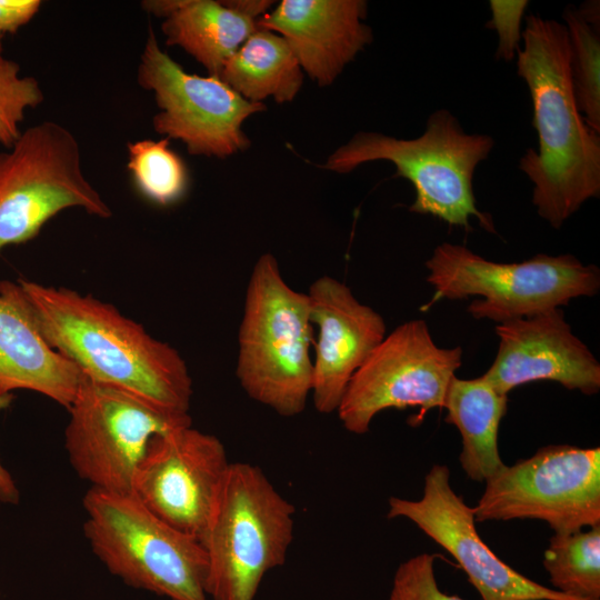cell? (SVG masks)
I'll return each instance as SVG.
<instances>
[{"mask_svg":"<svg viewBox=\"0 0 600 600\" xmlns=\"http://www.w3.org/2000/svg\"><path fill=\"white\" fill-rule=\"evenodd\" d=\"M0 296L87 379L129 392L163 412L190 416L192 380L183 358L111 303L26 279L0 281Z\"/></svg>","mask_w":600,"mask_h":600,"instance_id":"obj_1","label":"cell"},{"mask_svg":"<svg viewBox=\"0 0 600 600\" xmlns=\"http://www.w3.org/2000/svg\"><path fill=\"white\" fill-rule=\"evenodd\" d=\"M521 39L517 74L529 89L539 148L527 149L519 169L533 184L538 214L560 229L586 201L600 196V132L576 102L566 26L529 14Z\"/></svg>","mask_w":600,"mask_h":600,"instance_id":"obj_2","label":"cell"},{"mask_svg":"<svg viewBox=\"0 0 600 600\" xmlns=\"http://www.w3.org/2000/svg\"><path fill=\"white\" fill-rule=\"evenodd\" d=\"M494 146L489 134L467 133L447 109L433 111L423 133L398 139L378 132L360 131L329 156L323 168L349 173L360 164L387 160L397 176L409 180L416 198L409 210L430 214L449 226L469 231L476 218L487 231L496 233L490 214L476 204L473 176Z\"/></svg>","mask_w":600,"mask_h":600,"instance_id":"obj_3","label":"cell"},{"mask_svg":"<svg viewBox=\"0 0 600 600\" xmlns=\"http://www.w3.org/2000/svg\"><path fill=\"white\" fill-rule=\"evenodd\" d=\"M312 326L307 293L288 286L271 253L261 254L247 286L236 374L249 398L281 417L302 413L311 394Z\"/></svg>","mask_w":600,"mask_h":600,"instance_id":"obj_4","label":"cell"},{"mask_svg":"<svg viewBox=\"0 0 600 600\" xmlns=\"http://www.w3.org/2000/svg\"><path fill=\"white\" fill-rule=\"evenodd\" d=\"M296 510L264 472L230 462L199 541L210 600H254L264 576L282 566Z\"/></svg>","mask_w":600,"mask_h":600,"instance_id":"obj_5","label":"cell"},{"mask_svg":"<svg viewBox=\"0 0 600 600\" xmlns=\"http://www.w3.org/2000/svg\"><path fill=\"white\" fill-rule=\"evenodd\" d=\"M84 536L110 573L168 600H210L198 538L169 524L132 493L90 488Z\"/></svg>","mask_w":600,"mask_h":600,"instance_id":"obj_6","label":"cell"},{"mask_svg":"<svg viewBox=\"0 0 600 600\" xmlns=\"http://www.w3.org/2000/svg\"><path fill=\"white\" fill-rule=\"evenodd\" d=\"M427 281L438 300L479 296L467 311L498 323L528 318L567 306L600 289V271L570 253L537 256L521 262H494L462 244L442 242L426 261Z\"/></svg>","mask_w":600,"mask_h":600,"instance_id":"obj_7","label":"cell"},{"mask_svg":"<svg viewBox=\"0 0 600 600\" xmlns=\"http://www.w3.org/2000/svg\"><path fill=\"white\" fill-rule=\"evenodd\" d=\"M74 207L103 219L112 216L86 178L69 129L46 120L0 151V251L33 239L47 221Z\"/></svg>","mask_w":600,"mask_h":600,"instance_id":"obj_8","label":"cell"},{"mask_svg":"<svg viewBox=\"0 0 600 600\" xmlns=\"http://www.w3.org/2000/svg\"><path fill=\"white\" fill-rule=\"evenodd\" d=\"M64 444L69 461L90 488L132 493L152 440L192 424L190 416L163 412L123 390L84 379L68 408Z\"/></svg>","mask_w":600,"mask_h":600,"instance_id":"obj_9","label":"cell"},{"mask_svg":"<svg viewBox=\"0 0 600 600\" xmlns=\"http://www.w3.org/2000/svg\"><path fill=\"white\" fill-rule=\"evenodd\" d=\"M476 522L537 519L554 533L600 524V448L551 444L486 481Z\"/></svg>","mask_w":600,"mask_h":600,"instance_id":"obj_10","label":"cell"},{"mask_svg":"<svg viewBox=\"0 0 600 600\" xmlns=\"http://www.w3.org/2000/svg\"><path fill=\"white\" fill-rule=\"evenodd\" d=\"M462 363V349L440 348L423 320L398 326L370 353L351 378L337 410L343 428L369 431L387 409L419 408L416 424L428 411L443 408L451 379Z\"/></svg>","mask_w":600,"mask_h":600,"instance_id":"obj_11","label":"cell"},{"mask_svg":"<svg viewBox=\"0 0 600 600\" xmlns=\"http://www.w3.org/2000/svg\"><path fill=\"white\" fill-rule=\"evenodd\" d=\"M139 86L153 93L157 133L180 140L192 156L227 158L250 147L243 122L262 102L242 98L217 76L189 73L157 40L151 27L137 70Z\"/></svg>","mask_w":600,"mask_h":600,"instance_id":"obj_12","label":"cell"},{"mask_svg":"<svg viewBox=\"0 0 600 600\" xmlns=\"http://www.w3.org/2000/svg\"><path fill=\"white\" fill-rule=\"evenodd\" d=\"M400 517L457 560L482 600H576L529 579L493 553L477 531L473 508L451 488L447 466L429 470L419 500L389 499L388 518Z\"/></svg>","mask_w":600,"mask_h":600,"instance_id":"obj_13","label":"cell"},{"mask_svg":"<svg viewBox=\"0 0 600 600\" xmlns=\"http://www.w3.org/2000/svg\"><path fill=\"white\" fill-rule=\"evenodd\" d=\"M230 464L223 443L192 424L150 443L132 494L174 528L200 538Z\"/></svg>","mask_w":600,"mask_h":600,"instance_id":"obj_14","label":"cell"},{"mask_svg":"<svg viewBox=\"0 0 600 600\" xmlns=\"http://www.w3.org/2000/svg\"><path fill=\"white\" fill-rule=\"evenodd\" d=\"M497 356L482 377L500 393L534 381H554L591 396L600 390V363L557 308L496 327Z\"/></svg>","mask_w":600,"mask_h":600,"instance_id":"obj_15","label":"cell"},{"mask_svg":"<svg viewBox=\"0 0 600 600\" xmlns=\"http://www.w3.org/2000/svg\"><path fill=\"white\" fill-rule=\"evenodd\" d=\"M307 296L318 327L311 396L316 410L329 414L337 412L351 378L386 337V323L336 278H318Z\"/></svg>","mask_w":600,"mask_h":600,"instance_id":"obj_16","label":"cell"},{"mask_svg":"<svg viewBox=\"0 0 600 600\" xmlns=\"http://www.w3.org/2000/svg\"><path fill=\"white\" fill-rule=\"evenodd\" d=\"M367 9L363 0H282L257 26L280 33L302 71L326 87L372 42Z\"/></svg>","mask_w":600,"mask_h":600,"instance_id":"obj_17","label":"cell"},{"mask_svg":"<svg viewBox=\"0 0 600 600\" xmlns=\"http://www.w3.org/2000/svg\"><path fill=\"white\" fill-rule=\"evenodd\" d=\"M84 379L16 304L0 296V394L31 390L68 409Z\"/></svg>","mask_w":600,"mask_h":600,"instance_id":"obj_18","label":"cell"},{"mask_svg":"<svg viewBox=\"0 0 600 600\" xmlns=\"http://www.w3.org/2000/svg\"><path fill=\"white\" fill-rule=\"evenodd\" d=\"M443 408L446 422L458 428L462 449L460 464L469 479L486 482L506 464L498 448V433L508 409V396L498 392L482 376L453 377Z\"/></svg>","mask_w":600,"mask_h":600,"instance_id":"obj_19","label":"cell"},{"mask_svg":"<svg viewBox=\"0 0 600 600\" xmlns=\"http://www.w3.org/2000/svg\"><path fill=\"white\" fill-rule=\"evenodd\" d=\"M258 19L226 1L179 0L161 30L168 46H178L219 76L227 60L258 29Z\"/></svg>","mask_w":600,"mask_h":600,"instance_id":"obj_20","label":"cell"},{"mask_svg":"<svg viewBox=\"0 0 600 600\" xmlns=\"http://www.w3.org/2000/svg\"><path fill=\"white\" fill-rule=\"evenodd\" d=\"M218 77L251 102L267 98L291 102L303 82V71L287 40L259 27L227 60Z\"/></svg>","mask_w":600,"mask_h":600,"instance_id":"obj_21","label":"cell"},{"mask_svg":"<svg viewBox=\"0 0 600 600\" xmlns=\"http://www.w3.org/2000/svg\"><path fill=\"white\" fill-rule=\"evenodd\" d=\"M562 18L570 43V73L576 102L587 123L600 132V4L567 6Z\"/></svg>","mask_w":600,"mask_h":600,"instance_id":"obj_22","label":"cell"},{"mask_svg":"<svg viewBox=\"0 0 600 600\" xmlns=\"http://www.w3.org/2000/svg\"><path fill=\"white\" fill-rule=\"evenodd\" d=\"M542 562L556 591L576 600H600V524L554 533Z\"/></svg>","mask_w":600,"mask_h":600,"instance_id":"obj_23","label":"cell"},{"mask_svg":"<svg viewBox=\"0 0 600 600\" xmlns=\"http://www.w3.org/2000/svg\"><path fill=\"white\" fill-rule=\"evenodd\" d=\"M169 139H142L129 142L128 170L137 190L148 200L166 207L179 201L187 192L188 170Z\"/></svg>","mask_w":600,"mask_h":600,"instance_id":"obj_24","label":"cell"},{"mask_svg":"<svg viewBox=\"0 0 600 600\" xmlns=\"http://www.w3.org/2000/svg\"><path fill=\"white\" fill-rule=\"evenodd\" d=\"M39 81L20 76V66L0 56V144L9 149L20 137V123L29 108L43 101Z\"/></svg>","mask_w":600,"mask_h":600,"instance_id":"obj_25","label":"cell"},{"mask_svg":"<svg viewBox=\"0 0 600 600\" xmlns=\"http://www.w3.org/2000/svg\"><path fill=\"white\" fill-rule=\"evenodd\" d=\"M434 554L420 553L397 569L388 600H464L443 592L434 573Z\"/></svg>","mask_w":600,"mask_h":600,"instance_id":"obj_26","label":"cell"},{"mask_svg":"<svg viewBox=\"0 0 600 600\" xmlns=\"http://www.w3.org/2000/svg\"><path fill=\"white\" fill-rule=\"evenodd\" d=\"M527 0H490L491 19L487 28L496 30L498 46L496 59L506 62L512 61L520 49L521 21L528 8Z\"/></svg>","mask_w":600,"mask_h":600,"instance_id":"obj_27","label":"cell"},{"mask_svg":"<svg viewBox=\"0 0 600 600\" xmlns=\"http://www.w3.org/2000/svg\"><path fill=\"white\" fill-rule=\"evenodd\" d=\"M39 0H0V33L17 32L39 11Z\"/></svg>","mask_w":600,"mask_h":600,"instance_id":"obj_28","label":"cell"},{"mask_svg":"<svg viewBox=\"0 0 600 600\" xmlns=\"http://www.w3.org/2000/svg\"><path fill=\"white\" fill-rule=\"evenodd\" d=\"M13 399L11 394H0V411L8 408ZM20 493L9 471L0 462V501L16 504Z\"/></svg>","mask_w":600,"mask_h":600,"instance_id":"obj_29","label":"cell"},{"mask_svg":"<svg viewBox=\"0 0 600 600\" xmlns=\"http://www.w3.org/2000/svg\"><path fill=\"white\" fill-rule=\"evenodd\" d=\"M4 36L0 33V56H2V39Z\"/></svg>","mask_w":600,"mask_h":600,"instance_id":"obj_30","label":"cell"}]
</instances>
